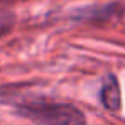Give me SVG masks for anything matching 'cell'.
I'll use <instances>...</instances> for the list:
<instances>
[{"instance_id": "obj_1", "label": "cell", "mask_w": 125, "mask_h": 125, "mask_svg": "<svg viewBox=\"0 0 125 125\" xmlns=\"http://www.w3.org/2000/svg\"><path fill=\"white\" fill-rule=\"evenodd\" d=\"M17 113L38 125H84V113L69 103L29 101L17 106Z\"/></svg>"}, {"instance_id": "obj_2", "label": "cell", "mask_w": 125, "mask_h": 125, "mask_svg": "<svg viewBox=\"0 0 125 125\" xmlns=\"http://www.w3.org/2000/svg\"><path fill=\"white\" fill-rule=\"evenodd\" d=\"M101 101L111 111L120 110V106H122V93H120V86H118V81H116L115 75H108L104 79L103 87H101Z\"/></svg>"}, {"instance_id": "obj_3", "label": "cell", "mask_w": 125, "mask_h": 125, "mask_svg": "<svg viewBox=\"0 0 125 125\" xmlns=\"http://www.w3.org/2000/svg\"><path fill=\"white\" fill-rule=\"evenodd\" d=\"M14 26V16L7 10H0V36L7 34Z\"/></svg>"}]
</instances>
